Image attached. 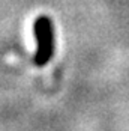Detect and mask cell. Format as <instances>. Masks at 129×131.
I'll return each instance as SVG.
<instances>
[{"label":"cell","mask_w":129,"mask_h":131,"mask_svg":"<svg viewBox=\"0 0 129 131\" xmlns=\"http://www.w3.org/2000/svg\"><path fill=\"white\" fill-rule=\"evenodd\" d=\"M24 45L29 50V53H35V50L38 48V44H36V38H35V33H33V26L32 23H29L26 26L24 30Z\"/></svg>","instance_id":"1"}]
</instances>
